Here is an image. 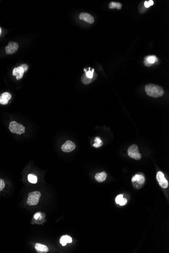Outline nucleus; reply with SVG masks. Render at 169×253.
Segmentation results:
<instances>
[{
	"label": "nucleus",
	"instance_id": "obj_1",
	"mask_svg": "<svg viewBox=\"0 0 169 253\" xmlns=\"http://www.w3.org/2000/svg\"><path fill=\"white\" fill-rule=\"evenodd\" d=\"M147 95L153 98H159L162 96L164 91L161 86L156 84L149 83L146 85L145 88Z\"/></svg>",
	"mask_w": 169,
	"mask_h": 253
},
{
	"label": "nucleus",
	"instance_id": "obj_2",
	"mask_svg": "<svg viewBox=\"0 0 169 253\" xmlns=\"http://www.w3.org/2000/svg\"><path fill=\"white\" fill-rule=\"evenodd\" d=\"M9 129L12 133H16L19 135L25 132V127L24 125L16 121L11 122Z\"/></svg>",
	"mask_w": 169,
	"mask_h": 253
},
{
	"label": "nucleus",
	"instance_id": "obj_3",
	"mask_svg": "<svg viewBox=\"0 0 169 253\" xmlns=\"http://www.w3.org/2000/svg\"><path fill=\"white\" fill-rule=\"evenodd\" d=\"M41 192L39 191H35L30 192L27 197V204L29 206H35L38 204L40 198L41 197Z\"/></svg>",
	"mask_w": 169,
	"mask_h": 253
},
{
	"label": "nucleus",
	"instance_id": "obj_4",
	"mask_svg": "<svg viewBox=\"0 0 169 253\" xmlns=\"http://www.w3.org/2000/svg\"><path fill=\"white\" fill-rule=\"evenodd\" d=\"M128 155L135 160H140L141 158V155L139 152L138 148L136 145H132L129 148L128 150Z\"/></svg>",
	"mask_w": 169,
	"mask_h": 253
},
{
	"label": "nucleus",
	"instance_id": "obj_5",
	"mask_svg": "<svg viewBox=\"0 0 169 253\" xmlns=\"http://www.w3.org/2000/svg\"><path fill=\"white\" fill-rule=\"evenodd\" d=\"M157 181L159 182V184L160 185L161 187L164 188V189H166L168 187L169 183L165 177L164 173L162 172L159 171V172H157Z\"/></svg>",
	"mask_w": 169,
	"mask_h": 253
},
{
	"label": "nucleus",
	"instance_id": "obj_6",
	"mask_svg": "<svg viewBox=\"0 0 169 253\" xmlns=\"http://www.w3.org/2000/svg\"><path fill=\"white\" fill-rule=\"evenodd\" d=\"M18 44L17 42H10L6 47V53L9 55L13 54L18 50Z\"/></svg>",
	"mask_w": 169,
	"mask_h": 253
},
{
	"label": "nucleus",
	"instance_id": "obj_7",
	"mask_svg": "<svg viewBox=\"0 0 169 253\" xmlns=\"http://www.w3.org/2000/svg\"><path fill=\"white\" fill-rule=\"evenodd\" d=\"M76 148V145L71 140H67L61 147V150L64 152L69 153L74 150Z\"/></svg>",
	"mask_w": 169,
	"mask_h": 253
},
{
	"label": "nucleus",
	"instance_id": "obj_8",
	"mask_svg": "<svg viewBox=\"0 0 169 253\" xmlns=\"http://www.w3.org/2000/svg\"><path fill=\"white\" fill-rule=\"evenodd\" d=\"M145 177L142 174H136L132 178V181L133 183V186L135 187L136 185L138 186L142 184H143L145 182Z\"/></svg>",
	"mask_w": 169,
	"mask_h": 253
},
{
	"label": "nucleus",
	"instance_id": "obj_9",
	"mask_svg": "<svg viewBox=\"0 0 169 253\" xmlns=\"http://www.w3.org/2000/svg\"><path fill=\"white\" fill-rule=\"evenodd\" d=\"M157 58L154 55H149L147 56L144 58V64L147 67H150L152 66L156 62H157Z\"/></svg>",
	"mask_w": 169,
	"mask_h": 253
},
{
	"label": "nucleus",
	"instance_id": "obj_10",
	"mask_svg": "<svg viewBox=\"0 0 169 253\" xmlns=\"http://www.w3.org/2000/svg\"><path fill=\"white\" fill-rule=\"evenodd\" d=\"M24 71L21 66H20L18 67L14 68L13 70V75L16 76V79L19 80L23 77Z\"/></svg>",
	"mask_w": 169,
	"mask_h": 253
},
{
	"label": "nucleus",
	"instance_id": "obj_11",
	"mask_svg": "<svg viewBox=\"0 0 169 253\" xmlns=\"http://www.w3.org/2000/svg\"><path fill=\"white\" fill-rule=\"evenodd\" d=\"M79 19L81 20L85 21L86 22L89 23H93L94 22V19L93 16H92L89 14L86 13H82L79 15Z\"/></svg>",
	"mask_w": 169,
	"mask_h": 253
},
{
	"label": "nucleus",
	"instance_id": "obj_12",
	"mask_svg": "<svg viewBox=\"0 0 169 253\" xmlns=\"http://www.w3.org/2000/svg\"><path fill=\"white\" fill-rule=\"evenodd\" d=\"M11 99V95L9 93L5 92L2 94L0 97V104L2 105H6L8 103L9 101Z\"/></svg>",
	"mask_w": 169,
	"mask_h": 253
},
{
	"label": "nucleus",
	"instance_id": "obj_13",
	"mask_svg": "<svg viewBox=\"0 0 169 253\" xmlns=\"http://www.w3.org/2000/svg\"><path fill=\"white\" fill-rule=\"evenodd\" d=\"M35 249L39 253H46L49 251V249L45 245L37 243L35 245Z\"/></svg>",
	"mask_w": 169,
	"mask_h": 253
},
{
	"label": "nucleus",
	"instance_id": "obj_14",
	"mask_svg": "<svg viewBox=\"0 0 169 253\" xmlns=\"http://www.w3.org/2000/svg\"><path fill=\"white\" fill-rule=\"evenodd\" d=\"M107 177V173L104 171H103V172L97 173L95 175V178L98 182H102L106 180Z\"/></svg>",
	"mask_w": 169,
	"mask_h": 253
},
{
	"label": "nucleus",
	"instance_id": "obj_15",
	"mask_svg": "<svg viewBox=\"0 0 169 253\" xmlns=\"http://www.w3.org/2000/svg\"><path fill=\"white\" fill-rule=\"evenodd\" d=\"M73 241L72 238L70 236L65 235L62 236L60 239V243L63 246H66L68 243H71Z\"/></svg>",
	"mask_w": 169,
	"mask_h": 253
},
{
	"label": "nucleus",
	"instance_id": "obj_16",
	"mask_svg": "<svg viewBox=\"0 0 169 253\" xmlns=\"http://www.w3.org/2000/svg\"><path fill=\"white\" fill-rule=\"evenodd\" d=\"M122 5L120 3L112 2L109 4V8L110 9L117 8L118 10H120L122 8Z\"/></svg>",
	"mask_w": 169,
	"mask_h": 253
},
{
	"label": "nucleus",
	"instance_id": "obj_17",
	"mask_svg": "<svg viewBox=\"0 0 169 253\" xmlns=\"http://www.w3.org/2000/svg\"><path fill=\"white\" fill-rule=\"evenodd\" d=\"M28 180L29 182L35 184L37 181V178L36 175L33 174H29L28 175Z\"/></svg>",
	"mask_w": 169,
	"mask_h": 253
},
{
	"label": "nucleus",
	"instance_id": "obj_18",
	"mask_svg": "<svg viewBox=\"0 0 169 253\" xmlns=\"http://www.w3.org/2000/svg\"><path fill=\"white\" fill-rule=\"evenodd\" d=\"M94 141H95V143L93 145V146L95 148H97L101 147L103 145V142L101 140L100 137H96L95 138Z\"/></svg>",
	"mask_w": 169,
	"mask_h": 253
},
{
	"label": "nucleus",
	"instance_id": "obj_19",
	"mask_svg": "<svg viewBox=\"0 0 169 253\" xmlns=\"http://www.w3.org/2000/svg\"><path fill=\"white\" fill-rule=\"evenodd\" d=\"M81 79L82 81L83 82V83L84 84H89V83H91L92 81V79L87 78L85 74H83Z\"/></svg>",
	"mask_w": 169,
	"mask_h": 253
},
{
	"label": "nucleus",
	"instance_id": "obj_20",
	"mask_svg": "<svg viewBox=\"0 0 169 253\" xmlns=\"http://www.w3.org/2000/svg\"><path fill=\"white\" fill-rule=\"evenodd\" d=\"M94 69H93L92 70V71H90V70H89L88 71H85L86 72V75L87 77V78H90V79H92L93 78V76H94Z\"/></svg>",
	"mask_w": 169,
	"mask_h": 253
},
{
	"label": "nucleus",
	"instance_id": "obj_21",
	"mask_svg": "<svg viewBox=\"0 0 169 253\" xmlns=\"http://www.w3.org/2000/svg\"><path fill=\"white\" fill-rule=\"evenodd\" d=\"M5 186V184L3 179H0V191H2L4 189Z\"/></svg>",
	"mask_w": 169,
	"mask_h": 253
},
{
	"label": "nucleus",
	"instance_id": "obj_22",
	"mask_svg": "<svg viewBox=\"0 0 169 253\" xmlns=\"http://www.w3.org/2000/svg\"><path fill=\"white\" fill-rule=\"evenodd\" d=\"M123 197V195H120L118 196H117L115 198V202L118 204H119V203L120 202L121 200H122V198Z\"/></svg>",
	"mask_w": 169,
	"mask_h": 253
},
{
	"label": "nucleus",
	"instance_id": "obj_23",
	"mask_svg": "<svg viewBox=\"0 0 169 253\" xmlns=\"http://www.w3.org/2000/svg\"><path fill=\"white\" fill-rule=\"evenodd\" d=\"M127 200L125 199V198L123 197L122 200H121L120 202L119 203V205L120 206H124V205H125L127 204Z\"/></svg>",
	"mask_w": 169,
	"mask_h": 253
},
{
	"label": "nucleus",
	"instance_id": "obj_24",
	"mask_svg": "<svg viewBox=\"0 0 169 253\" xmlns=\"http://www.w3.org/2000/svg\"><path fill=\"white\" fill-rule=\"evenodd\" d=\"M21 66L24 69V72H26V71H27V69H28V66H27V65L26 64H22L21 65Z\"/></svg>",
	"mask_w": 169,
	"mask_h": 253
},
{
	"label": "nucleus",
	"instance_id": "obj_25",
	"mask_svg": "<svg viewBox=\"0 0 169 253\" xmlns=\"http://www.w3.org/2000/svg\"><path fill=\"white\" fill-rule=\"evenodd\" d=\"M144 6L146 8H148L149 7L151 6L150 5V4H149L148 2H147V1H145V2H144Z\"/></svg>",
	"mask_w": 169,
	"mask_h": 253
},
{
	"label": "nucleus",
	"instance_id": "obj_26",
	"mask_svg": "<svg viewBox=\"0 0 169 253\" xmlns=\"http://www.w3.org/2000/svg\"><path fill=\"white\" fill-rule=\"evenodd\" d=\"M40 216V213H37V214L35 215L34 218H35L36 219H38V218H39Z\"/></svg>",
	"mask_w": 169,
	"mask_h": 253
},
{
	"label": "nucleus",
	"instance_id": "obj_27",
	"mask_svg": "<svg viewBox=\"0 0 169 253\" xmlns=\"http://www.w3.org/2000/svg\"><path fill=\"white\" fill-rule=\"evenodd\" d=\"M148 3L149 4H150V5H151V6H152V5H154V1H152V0H151V1H148Z\"/></svg>",
	"mask_w": 169,
	"mask_h": 253
},
{
	"label": "nucleus",
	"instance_id": "obj_28",
	"mask_svg": "<svg viewBox=\"0 0 169 253\" xmlns=\"http://www.w3.org/2000/svg\"><path fill=\"white\" fill-rule=\"evenodd\" d=\"M1 32H2V29H1V28L0 27V35H1Z\"/></svg>",
	"mask_w": 169,
	"mask_h": 253
}]
</instances>
